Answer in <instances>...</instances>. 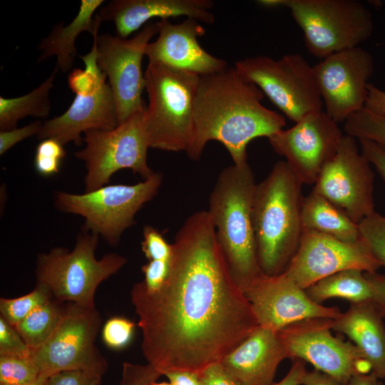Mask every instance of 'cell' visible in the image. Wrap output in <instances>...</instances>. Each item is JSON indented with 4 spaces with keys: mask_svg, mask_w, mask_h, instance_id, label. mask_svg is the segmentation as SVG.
<instances>
[{
    "mask_svg": "<svg viewBox=\"0 0 385 385\" xmlns=\"http://www.w3.org/2000/svg\"><path fill=\"white\" fill-rule=\"evenodd\" d=\"M173 249L164 284L149 291L140 282L130 292L141 349L162 375L200 373L220 362L259 324L230 274L207 210L185 220Z\"/></svg>",
    "mask_w": 385,
    "mask_h": 385,
    "instance_id": "1",
    "label": "cell"
},
{
    "mask_svg": "<svg viewBox=\"0 0 385 385\" xmlns=\"http://www.w3.org/2000/svg\"><path fill=\"white\" fill-rule=\"evenodd\" d=\"M264 93L234 67L201 76L194 108L188 158L197 160L206 144L221 143L233 164L247 163V145L257 137L270 138L284 129L285 118L262 104Z\"/></svg>",
    "mask_w": 385,
    "mask_h": 385,
    "instance_id": "2",
    "label": "cell"
},
{
    "mask_svg": "<svg viewBox=\"0 0 385 385\" xmlns=\"http://www.w3.org/2000/svg\"><path fill=\"white\" fill-rule=\"evenodd\" d=\"M302 187L285 160L277 162L256 184L252 220L257 260L265 275L284 273L297 251L303 234Z\"/></svg>",
    "mask_w": 385,
    "mask_h": 385,
    "instance_id": "3",
    "label": "cell"
},
{
    "mask_svg": "<svg viewBox=\"0 0 385 385\" xmlns=\"http://www.w3.org/2000/svg\"><path fill=\"white\" fill-rule=\"evenodd\" d=\"M255 186L248 163L228 166L217 178L207 210L230 274L242 292L263 274L257 260L252 220Z\"/></svg>",
    "mask_w": 385,
    "mask_h": 385,
    "instance_id": "4",
    "label": "cell"
},
{
    "mask_svg": "<svg viewBox=\"0 0 385 385\" xmlns=\"http://www.w3.org/2000/svg\"><path fill=\"white\" fill-rule=\"evenodd\" d=\"M144 77L148 96L144 124L149 147L186 152L192 135L200 76L149 61Z\"/></svg>",
    "mask_w": 385,
    "mask_h": 385,
    "instance_id": "5",
    "label": "cell"
},
{
    "mask_svg": "<svg viewBox=\"0 0 385 385\" xmlns=\"http://www.w3.org/2000/svg\"><path fill=\"white\" fill-rule=\"evenodd\" d=\"M99 237L81 227L71 251L56 247L37 256L36 281L48 289L56 301L96 308L95 294L99 284L127 263L125 257L114 252L97 259Z\"/></svg>",
    "mask_w": 385,
    "mask_h": 385,
    "instance_id": "6",
    "label": "cell"
},
{
    "mask_svg": "<svg viewBox=\"0 0 385 385\" xmlns=\"http://www.w3.org/2000/svg\"><path fill=\"white\" fill-rule=\"evenodd\" d=\"M268 8L287 7L302 30L307 50L321 60L359 46L374 31L371 11L356 0H260Z\"/></svg>",
    "mask_w": 385,
    "mask_h": 385,
    "instance_id": "7",
    "label": "cell"
},
{
    "mask_svg": "<svg viewBox=\"0 0 385 385\" xmlns=\"http://www.w3.org/2000/svg\"><path fill=\"white\" fill-rule=\"evenodd\" d=\"M162 181V174L155 173L134 185H106L83 194L55 191L54 205L61 212L83 217V228L115 246L135 223L136 213L157 195Z\"/></svg>",
    "mask_w": 385,
    "mask_h": 385,
    "instance_id": "8",
    "label": "cell"
},
{
    "mask_svg": "<svg viewBox=\"0 0 385 385\" xmlns=\"http://www.w3.org/2000/svg\"><path fill=\"white\" fill-rule=\"evenodd\" d=\"M235 68L294 123L322 111L313 66L300 53L286 54L279 59L267 56L245 58L237 61Z\"/></svg>",
    "mask_w": 385,
    "mask_h": 385,
    "instance_id": "9",
    "label": "cell"
},
{
    "mask_svg": "<svg viewBox=\"0 0 385 385\" xmlns=\"http://www.w3.org/2000/svg\"><path fill=\"white\" fill-rule=\"evenodd\" d=\"M144 112L134 113L114 129L89 130L84 133L86 145L74 155L85 163V192L106 185L112 175L120 170L130 169L143 180L155 173L147 162L150 147Z\"/></svg>",
    "mask_w": 385,
    "mask_h": 385,
    "instance_id": "10",
    "label": "cell"
},
{
    "mask_svg": "<svg viewBox=\"0 0 385 385\" xmlns=\"http://www.w3.org/2000/svg\"><path fill=\"white\" fill-rule=\"evenodd\" d=\"M101 327L102 319L96 308L67 302L51 336L41 346L31 350L30 357L40 376L48 377L60 371L78 370L103 376L108 362L95 344Z\"/></svg>",
    "mask_w": 385,
    "mask_h": 385,
    "instance_id": "11",
    "label": "cell"
},
{
    "mask_svg": "<svg viewBox=\"0 0 385 385\" xmlns=\"http://www.w3.org/2000/svg\"><path fill=\"white\" fill-rule=\"evenodd\" d=\"M333 319L312 318L291 324L278 331L287 359H300L346 385L356 373L371 368L351 342L334 337Z\"/></svg>",
    "mask_w": 385,
    "mask_h": 385,
    "instance_id": "12",
    "label": "cell"
},
{
    "mask_svg": "<svg viewBox=\"0 0 385 385\" xmlns=\"http://www.w3.org/2000/svg\"><path fill=\"white\" fill-rule=\"evenodd\" d=\"M156 34L157 24L150 22L130 38L108 34L97 37V63L113 93L118 125L146 109L142 98L145 88L142 61Z\"/></svg>",
    "mask_w": 385,
    "mask_h": 385,
    "instance_id": "13",
    "label": "cell"
},
{
    "mask_svg": "<svg viewBox=\"0 0 385 385\" xmlns=\"http://www.w3.org/2000/svg\"><path fill=\"white\" fill-rule=\"evenodd\" d=\"M356 138L344 135L335 155L324 166L312 191L359 224L374 210V172Z\"/></svg>",
    "mask_w": 385,
    "mask_h": 385,
    "instance_id": "14",
    "label": "cell"
},
{
    "mask_svg": "<svg viewBox=\"0 0 385 385\" xmlns=\"http://www.w3.org/2000/svg\"><path fill=\"white\" fill-rule=\"evenodd\" d=\"M316 83L326 113L344 122L364 108L367 85L374 72L371 54L356 46L332 53L313 66Z\"/></svg>",
    "mask_w": 385,
    "mask_h": 385,
    "instance_id": "15",
    "label": "cell"
},
{
    "mask_svg": "<svg viewBox=\"0 0 385 385\" xmlns=\"http://www.w3.org/2000/svg\"><path fill=\"white\" fill-rule=\"evenodd\" d=\"M343 135L338 123L321 111L268 139L302 184H314L324 166L337 153Z\"/></svg>",
    "mask_w": 385,
    "mask_h": 385,
    "instance_id": "16",
    "label": "cell"
},
{
    "mask_svg": "<svg viewBox=\"0 0 385 385\" xmlns=\"http://www.w3.org/2000/svg\"><path fill=\"white\" fill-rule=\"evenodd\" d=\"M380 267L361 237L356 242H345L305 230L284 273L305 289L317 281L344 270L357 269L374 273Z\"/></svg>",
    "mask_w": 385,
    "mask_h": 385,
    "instance_id": "17",
    "label": "cell"
},
{
    "mask_svg": "<svg viewBox=\"0 0 385 385\" xmlns=\"http://www.w3.org/2000/svg\"><path fill=\"white\" fill-rule=\"evenodd\" d=\"M251 304L258 324L278 332L302 320L337 319L342 312L313 302L305 289L284 272L275 276L262 274L243 292Z\"/></svg>",
    "mask_w": 385,
    "mask_h": 385,
    "instance_id": "18",
    "label": "cell"
},
{
    "mask_svg": "<svg viewBox=\"0 0 385 385\" xmlns=\"http://www.w3.org/2000/svg\"><path fill=\"white\" fill-rule=\"evenodd\" d=\"M156 24L158 38L145 49V56L149 61L160 62L200 76L228 66L226 61L212 56L199 44L197 38L205 34V29L198 21L187 18L180 24H173L168 19H160Z\"/></svg>",
    "mask_w": 385,
    "mask_h": 385,
    "instance_id": "19",
    "label": "cell"
},
{
    "mask_svg": "<svg viewBox=\"0 0 385 385\" xmlns=\"http://www.w3.org/2000/svg\"><path fill=\"white\" fill-rule=\"evenodd\" d=\"M118 125L113 93L104 80L93 91L76 94L66 111L43 123L36 138H53L63 145L73 142L79 146L83 141V133L112 130Z\"/></svg>",
    "mask_w": 385,
    "mask_h": 385,
    "instance_id": "20",
    "label": "cell"
},
{
    "mask_svg": "<svg viewBox=\"0 0 385 385\" xmlns=\"http://www.w3.org/2000/svg\"><path fill=\"white\" fill-rule=\"evenodd\" d=\"M211 0H113L98 14L102 21L113 22L117 36L127 38L153 18L168 19L185 16L205 24L215 22Z\"/></svg>",
    "mask_w": 385,
    "mask_h": 385,
    "instance_id": "21",
    "label": "cell"
},
{
    "mask_svg": "<svg viewBox=\"0 0 385 385\" xmlns=\"http://www.w3.org/2000/svg\"><path fill=\"white\" fill-rule=\"evenodd\" d=\"M284 359L278 332L259 325L220 362L243 385H271Z\"/></svg>",
    "mask_w": 385,
    "mask_h": 385,
    "instance_id": "22",
    "label": "cell"
},
{
    "mask_svg": "<svg viewBox=\"0 0 385 385\" xmlns=\"http://www.w3.org/2000/svg\"><path fill=\"white\" fill-rule=\"evenodd\" d=\"M372 302L351 304L333 319L332 330L344 334L369 364L371 373L385 378V324Z\"/></svg>",
    "mask_w": 385,
    "mask_h": 385,
    "instance_id": "23",
    "label": "cell"
},
{
    "mask_svg": "<svg viewBox=\"0 0 385 385\" xmlns=\"http://www.w3.org/2000/svg\"><path fill=\"white\" fill-rule=\"evenodd\" d=\"M104 2L103 0H81L77 15L66 26L63 22L54 25L48 34L38 46L41 51L38 61L51 56L56 57V67L59 71H69L76 56L75 43L78 35L87 31L92 36L99 30L102 19L96 9Z\"/></svg>",
    "mask_w": 385,
    "mask_h": 385,
    "instance_id": "24",
    "label": "cell"
},
{
    "mask_svg": "<svg viewBox=\"0 0 385 385\" xmlns=\"http://www.w3.org/2000/svg\"><path fill=\"white\" fill-rule=\"evenodd\" d=\"M303 231L322 233L345 242L360 239L359 225L324 197L312 192L304 197L302 207Z\"/></svg>",
    "mask_w": 385,
    "mask_h": 385,
    "instance_id": "25",
    "label": "cell"
},
{
    "mask_svg": "<svg viewBox=\"0 0 385 385\" xmlns=\"http://www.w3.org/2000/svg\"><path fill=\"white\" fill-rule=\"evenodd\" d=\"M305 291L314 302L322 303L332 298H341L351 304L371 302L373 292L364 272L344 270L327 276L312 284Z\"/></svg>",
    "mask_w": 385,
    "mask_h": 385,
    "instance_id": "26",
    "label": "cell"
},
{
    "mask_svg": "<svg viewBox=\"0 0 385 385\" xmlns=\"http://www.w3.org/2000/svg\"><path fill=\"white\" fill-rule=\"evenodd\" d=\"M58 69L55 67L51 75L30 93L17 98L0 96V130L16 128L19 120L26 117L46 118L51 111L50 91Z\"/></svg>",
    "mask_w": 385,
    "mask_h": 385,
    "instance_id": "27",
    "label": "cell"
},
{
    "mask_svg": "<svg viewBox=\"0 0 385 385\" xmlns=\"http://www.w3.org/2000/svg\"><path fill=\"white\" fill-rule=\"evenodd\" d=\"M64 310V305L53 298L33 310L14 326L31 350L45 343L58 327Z\"/></svg>",
    "mask_w": 385,
    "mask_h": 385,
    "instance_id": "28",
    "label": "cell"
},
{
    "mask_svg": "<svg viewBox=\"0 0 385 385\" xmlns=\"http://www.w3.org/2000/svg\"><path fill=\"white\" fill-rule=\"evenodd\" d=\"M48 289L41 283L28 294L16 298L0 299V313L9 324L16 325L33 310L52 299Z\"/></svg>",
    "mask_w": 385,
    "mask_h": 385,
    "instance_id": "29",
    "label": "cell"
},
{
    "mask_svg": "<svg viewBox=\"0 0 385 385\" xmlns=\"http://www.w3.org/2000/svg\"><path fill=\"white\" fill-rule=\"evenodd\" d=\"M344 132L358 140H371L385 150V116L364 108L344 121Z\"/></svg>",
    "mask_w": 385,
    "mask_h": 385,
    "instance_id": "30",
    "label": "cell"
},
{
    "mask_svg": "<svg viewBox=\"0 0 385 385\" xmlns=\"http://www.w3.org/2000/svg\"><path fill=\"white\" fill-rule=\"evenodd\" d=\"M40 371L29 356L0 355V385H24L34 382Z\"/></svg>",
    "mask_w": 385,
    "mask_h": 385,
    "instance_id": "31",
    "label": "cell"
},
{
    "mask_svg": "<svg viewBox=\"0 0 385 385\" xmlns=\"http://www.w3.org/2000/svg\"><path fill=\"white\" fill-rule=\"evenodd\" d=\"M359 230L374 258L385 267V215L374 211L359 222Z\"/></svg>",
    "mask_w": 385,
    "mask_h": 385,
    "instance_id": "32",
    "label": "cell"
},
{
    "mask_svg": "<svg viewBox=\"0 0 385 385\" xmlns=\"http://www.w3.org/2000/svg\"><path fill=\"white\" fill-rule=\"evenodd\" d=\"M63 145L53 138L41 140L34 156V168L36 173L43 177H49L59 173L61 164L66 157Z\"/></svg>",
    "mask_w": 385,
    "mask_h": 385,
    "instance_id": "33",
    "label": "cell"
},
{
    "mask_svg": "<svg viewBox=\"0 0 385 385\" xmlns=\"http://www.w3.org/2000/svg\"><path fill=\"white\" fill-rule=\"evenodd\" d=\"M135 324L123 317L109 318L101 329L104 344L115 350L123 349L132 341Z\"/></svg>",
    "mask_w": 385,
    "mask_h": 385,
    "instance_id": "34",
    "label": "cell"
},
{
    "mask_svg": "<svg viewBox=\"0 0 385 385\" xmlns=\"http://www.w3.org/2000/svg\"><path fill=\"white\" fill-rule=\"evenodd\" d=\"M141 249L149 260H170L173 255V244H169L163 234L150 225H145Z\"/></svg>",
    "mask_w": 385,
    "mask_h": 385,
    "instance_id": "35",
    "label": "cell"
},
{
    "mask_svg": "<svg viewBox=\"0 0 385 385\" xmlns=\"http://www.w3.org/2000/svg\"><path fill=\"white\" fill-rule=\"evenodd\" d=\"M31 349L14 326L0 317V355L29 356Z\"/></svg>",
    "mask_w": 385,
    "mask_h": 385,
    "instance_id": "36",
    "label": "cell"
},
{
    "mask_svg": "<svg viewBox=\"0 0 385 385\" xmlns=\"http://www.w3.org/2000/svg\"><path fill=\"white\" fill-rule=\"evenodd\" d=\"M160 376L162 374L148 363L142 365L124 362L120 385H150Z\"/></svg>",
    "mask_w": 385,
    "mask_h": 385,
    "instance_id": "37",
    "label": "cell"
},
{
    "mask_svg": "<svg viewBox=\"0 0 385 385\" xmlns=\"http://www.w3.org/2000/svg\"><path fill=\"white\" fill-rule=\"evenodd\" d=\"M102 376L85 371H60L46 378V385H101Z\"/></svg>",
    "mask_w": 385,
    "mask_h": 385,
    "instance_id": "38",
    "label": "cell"
},
{
    "mask_svg": "<svg viewBox=\"0 0 385 385\" xmlns=\"http://www.w3.org/2000/svg\"><path fill=\"white\" fill-rule=\"evenodd\" d=\"M170 269V260H149L141 267L144 274L142 281L149 291L159 289L165 282Z\"/></svg>",
    "mask_w": 385,
    "mask_h": 385,
    "instance_id": "39",
    "label": "cell"
},
{
    "mask_svg": "<svg viewBox=\"0 0 385 385\" xmlns=\"http://www.w3.org/2000/svg\"><path fill=\"white\" fill-rule=\"evenodd\" d=\"M43 123L36 120L20 128L0 131V155H4L14 145L34 135H38Z\"/></svg>",
    "mask_w": 385,
    "mask_h": 385,
    "instance_id": "40",
    "label": "cell"
},
{
    "mask_svg": "<svg viewBox=\"0 0 385 385\" xmlns=\"http://www.w3.org/2000/svg\"><path fill=\"white\" fill-rule=\"evenodd\" d=\"M198 374L201 385H243L221 362L213 363Z\"/></svg>",
    "mask_w": 385,
    "mask_h": 385,
    "instance_id": "41",
    "label": "cell"
},
{
    "mask_svg": "<svg viewBox=\"0 0 385 385\" xmlns=\"http://www.w3.org/2000/svg\"><path fill=\"white\" fill-rule=\"evenodd\" d=\"M359 142L361 152L385 183V150L369 140L359 139Z\"/></svg>",
    "mask_w": 385,
    "mask_h": 385,
    "instance_id": "42",
    "label": "cell"
},
{
    "mask_svg": "<svg viewBox=\"0 0 385 385\" xmlns=\"http://www.w3.org/2000/svg\"><path fill=\"white\" fill-rule=\"evenodd\" d=\"M369 281L372 292V303L380 314L385 318V274L364 272Z\"/></svg>",
    "mask_w": 385,
    "mask_h": 385,
    "instance_id": "43",
    "label": "cell"
},
{
    "mask_svg": "<svg viewBox=\"0 0 385 385\" xmlns=\"http://www.w3.org/2000/svg\"><path fill=\"white\" fill-rule=\"evenodd\" d=\"M367 90L364 108L374 114L385 116V91L371 83H368Z\"/></svg>",
    "mask_w": 385,
    "mask_h": 385,
    "instance_id": "44",
    "label": "cell"
},
{
    "mask_svg": "<svg viewBox=\"0 0 385 385\" xmlns=\"http://www.w3.org/2000/svg\"><path fill=\"white\" fill-rule=\"evenodd\" d=\"M305 363L300 359H293L287 374L279 381L271 385H302V377L307 371Z\"/></svg>",
    "mask_w": 385,
    "mask_h": 385,
    "instance_id": "45",
    "label": "cell"
},
{
    "mask_svg": "<svg viewBox=\"0 0 385 385\" xmlns=\"http://www.w3.org/2000/svg\"><path fill=\"white\" fill-rule=\"evenodd\" d=\"M165 376L171 385H201L199 374L189 371H173Z\"/></svg>",
    "mask_w": 385,
    "mask_h": 385,
    "instance_id": "46",
    "label": "cell"
},
{
    "mask_svg": "<svg viewBox=\"0 0 385 385\" xmlns=\"http://www.w3.org/2000/svg\"><path fill=\"white\" fill-rule=\"evenodd\" d=\"M302 385H342L332 376L317 370L306 371Z\"/></svg>",
    "mask_w": 385,
    "mask_h": 385,
    "instance_id": "47",
    "label": "cell"
},
{
    "mask_svg": "<svg viewBox=\"0 0 385 385\" xmlns=\"http://www.w3.org/2000/svg\"><path fill=\"white\" fill-rule=\"evenodd\" d=\"M372 373L354 374L346 385H381L379 380Z\"/></svg>",
    "mask_w": 385,
    "mask_h": 385,
    "instance_id": "48",
    "label": "cell"
},
{
    "mask_svg": "<svg viewBox=\"0 0 385 385\" xmlns=\"http://www.w3.org/2000/svg\"><path fill=\"white\" fill-rule=\"evenodd\" d=\"M46 378H47V377L41 376H40L36 381H35L34 382H32V383H30V384H24V385H46Z\"/></svg>",
    "mask_w": 385,
    "mask_h": 385,
    "instance_id": "49",
    "label": "cell"
},
{
    "mask_svg": "<svg viewBox=\"0 0 385 385\" xmlns=\"http://www.w3.org/2000/svg\"><path fill=\"white\" fill-rule=\"evenodd\" d=\"M150 385H171V384L169 381L168 382H166V381L157 382L156 381L153 382Z\"/></svg>",
    "mask_w": 385,
    "mask_h": 385,
    "instance_id": "50",
    "label": "cell"
}]
</instances>
